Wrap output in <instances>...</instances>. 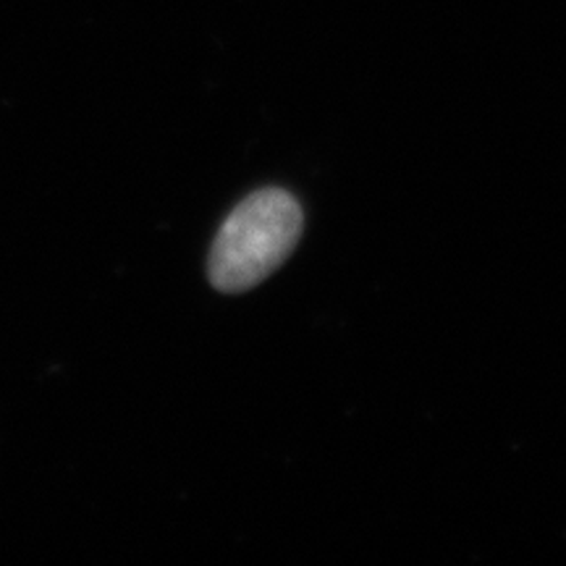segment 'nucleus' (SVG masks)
<instances>
[{"mask_svg":"<svg viewBox=\"0 0 566 566\" xmlns=\"http://www.w3.org/2000/svg\"><path fill=\"white\" fill-rule=\"evenodd\" d=\"M300 202L283 189H260L226 218L212 242L208 273L212 286L239 294L265 281L302 237Z\"/></svg>","mask_w":566,"mask_h":566,"instance_id":"1","label":"nucleus"}]
</instances>
